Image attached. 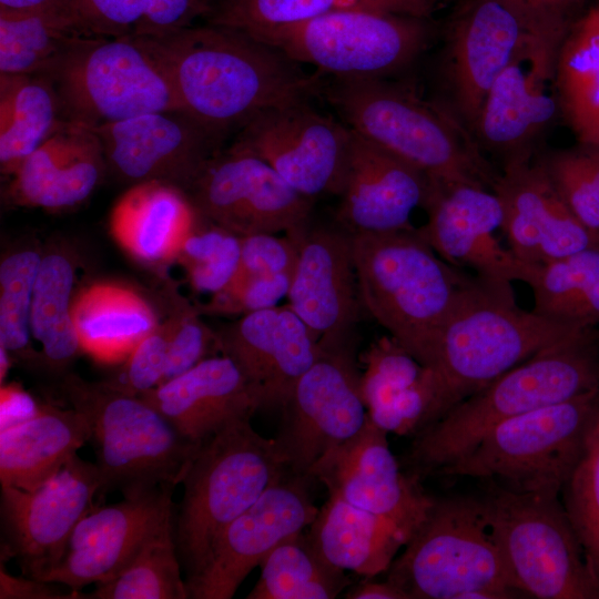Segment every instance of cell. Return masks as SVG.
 Masks as SVG:
<instances>
[{"label":"cell","mask_w":599,"mask_h":599,"mask_svg":"<svg viewBox=\"0 0 599 599\" xmlns=\"http://www.w3.org/2000/svg\"><path fill=\"white\" fill-rule=\"evenodd\" d=\"M149 39L182 110L225 132L264 109L322 95L321 77L236 29L206 23Z\"/></svg>","instance_id":"1"},{"label":"cell","mask_w":599,"mask_h":599,"mask_svg":"<svg viewBox=\"0 0 599 599\" xmlns=\"http://www.w3.org/2000/svg\"><path fill=\"white\" fill-rule=\"evenodd\" d=\"M599 388V328L588 327L532 355L415 435L405 455L422 479L470 450L509 418Z\"/></svg>","instance_id":"2"},{"label":"cell","mask_w":599,"mask_h":599,"mask_svg":"<svg viewBox=\"0 0 599 599\" xmlns=\"http://www.w3.org/2000/svg\"><path fill=\"white\" fill-rule=\"evenodd\" d=\"M322 95L355 133L420 170L432 189H493L495 174L470 133L446 108L388 78H335Z\"/></svg>","instance_id":"3"},{"label":"cell","mask_w":599,"mask_h":599,"mask_svg":"<svg viewBox=\"0 0 599 599\" xmlns=\"http://www.w3.org/2000/svg\"><path fill=\"white\" fill-rule=\"evenodd\" d=\"M585 328L520 308L511 283L473 276L426 367L436 385L437 420L516 365Z\"/></svg>","instance_id":"4"},{"label":"cell","mask_w":599,"mask_h":599,"mask_svg":"<svg viewBox=\"0 0 599 599\" xmlns=\"http://www.w3.org/2000/svg\"><path fill=\"white\" fill-rule=\"evenodd\" d=\"M349 241L363 308L427 367L473 276L443 260L414 226Z\"/></svg>","instance_id":"5"},{"label":"cell","mask_w":599,"mask_h":599,"mask_svg":"<svg viewBox=\"0 0 599 599\" xmlns=\"http://www.w3.org/2000/svg\"><path fill=\"white\" fill-rule=\"evenodd\" d=\"M60 389L90 425L99 496L119 490L130 497L182 483L201 444L183 438L151 404L72 373L62 377Z\"/></svg>","instance_id":"6"},{"label":"cell","mask_w":599,"mask_h":599,"mask_svg":"<svg viewBox=\"0 0 599 599\" xmlns=\"http://www.w3.org/2000/svg\"><path fill=\"white\" fill-rule=\"evenodd\" d=\"M236 419L204 440L182 480L175 541L186 578L205 564L221 532L286 469L275 438Z\"/></svg>","instance_id":"7"},{"label":"cell","mask_w":599,"mask_h":599,"mask_svg":"<svg viewBox=\"0 0 599 599\" xmlns=\"http://www.w3.org/2000/svg\"><path fill=\"white\" fill-rule=\"evenodd\" d=\"M386 580L407 599L516 598L481 498L435 499Z\"/></svg>","instance_id":"8"},{"label":"cell","mask_w":599,"mask_h":599,"mask_svg":"<svg viewBox=\"0 0 599 599\" xmlns=\"http://www.w3.org/2000/svg\"><path fill=\"white\" fill-rule=\"evenodd\" d=\"M598 409L599 388L504 420L436 475L560 496Z\"/></svg>","instance_id":"9"},{"label":"cell","mask_w":599,"mask_h":599,"mask_svg":"<svg viewBox=\"0 0 599 599\" xmlns=\"http://www.w3.org/2000/svg\"><path fill=\"white\" fill-rule=\"evenodd\" d=\"M512 587L538 599H599L587 558L559 495L493 485L481 498Z\"/></svg>","instance_id":"10"},{"label":"cell","mask_w":599,"mask_h":599,"mask_svg":"<svg viewBox=\"0 0 599 599\" xmlns=\"http://www.w3.org/2000/svg\"><path fill=\"white\" fill-rule=\"evenodd\" d=\"M64 121L97 128L136 115L182 110L149 38L95 37L45 75Z\"/></svg>","instance_id":"11"},{"label":"cell","mask_w":599,"mask_h":599,"mask_svg":"<svg viewBox=\"0 0 599 599\" xmlns=\"http://www.w3.org/2000/svg\"><path fill=\"white\" fill-rule=\"evenodd\" d=\"M250 35L331 77L388 78L425 51L434 27L426 18L348 10Z\"/></svg>","instance_id":"12"},{"label":"cell","mask_w":599,"mask_h":599,"mask_svg":"<svg viewBox=\"0 0 599 599\" xmlns=\"http://www.w3.org/2000/svg\"><path fill=\"white\" fill-rule=\"evenodd\" d=\"M319 343L313 365L294 387L275 438L286 469L309 480L313 467L354 437L367 419L356 361V339Z\"/></svg>","instance_id":"13"},{"label":"cell","mask_w":599,"mask_h":599,"mask_svg":"<svg viewBox=\"0 0 599 599\" xmlns=\"http://www.w3.org/2000/svg\"><path fill=\"white\" fill-rule=\"evenodd\" d=\"M185 194L199 217L241 237L292 233L311 223L313 199L236 141L206 163Z\"/></svg>","instance_id":"14"},{"label":"cell","mask_w":599,"mask_h":599,"mask_svg":"<svg viewBox=\"0 0 599 599\" xmlns=\"http://www.w3.org/2000/svg\"><path fill=\"white\" fill-rule=\"evenodd\" d=\"M354 132L317 111L311 101L264 109L248 119L235 141L265 161L301 194L339 196Z\"/></svg>","instance_id":"15"},{"label":"cell","mask_w":599,"mask_h":599,"mask_svg":"<svg viewBox=\"0 0 599 599\" xmlns=\"http://www.w3.org/2000/svg\"><path fill=\"white\" fill-rule=\"evenodd\" d=\"M108 174L129 187L160 181L186 191L223 149L229 132L209 126L183 110L136 115L92 128Z\"/></svg>","instance_id":"16"},{"label":"cell","mask_w":599,"mask_h":599,"mask_svg":"<svg viewBox=\"0 0 599 599\" xmlns=\"http://www.w3.org/2000/svg\"><path fill=\"white\" fill-rule=\"evenodd\" d=\"M101 476L97 464L71 458L32 490L1 487L6 557H16L24 576L41 579L65 555L78 522L93 508Z\"/></svg>","instance_id":"17"},{"label":"cell","mask_w":599,"mask_h":599,"mask_svg":"<svg viewBox=\"0 0 599 599\" xmlns=\"http://www.w3.org/2000/svg\"><path fill=\"white\" fill-rule=\"evenodd\" d=\"M307 481L285 469L221 532L203 567L185 579L189 597L232 598L276 546L305 531L318 512Z\"/></svg>","instance_id":"18"},{"label":"cell","mask_w":599,"mask_h":599,"mask_svg":"<svg viewBox=\"0 0 599 599\" xmlns=\"http://www.w3.org/2000/svg\"><path fill=\"white\" fill-rule=\"evenodd\" d=\"M309 479L322 481L328 494L389 519L409 538L436 499L424 491L418 477L402 471L389 448L387 433L368 416L354 437L313 467Z\"/></svg>","instance_id":"19"},{"label":"cell","mask_w":599,"mask_h":599,"mask_svg":"<svg viewBox=\"0 0 599 599\" xmlns=\"http://www.w3.org/2000/svg\"><path fill=\"white\" fill-rule=\"evenodd\" d=\"M424 209L428 217L418 231L447 263L469 267L485 280L529 285L538 265L519 260L495 237L502 206L493 190L471 184L435 187Z\"/></svg>","instance_id":"20"},{"label":"cell","mask_w":599,"mask_h":599,"mask_svg":"<svg viewBox=\"0 0 599 599\" xmlns=\"http://www.w3.org/2000/svg\"><path fill=\"white\" fill-rule=\"evenodd\" d=\"M286 234L293 235L298 244L287 304L318 342L355 341L363 305L349 234L338 225L311 223Z\"/></svg>","instance_id":"21"},{"label":"cell","mask_w":599,"mask_h":599,"mask_svg":"<svg viewBox=\"0 0 599 599\" xmlns=\"http://www.w3.org/2000/svg\"><path fill=\"white\" fill-rule=\"evenodd\" d=\"M530 37L500 0H467L448 32L444 77L448 109L473 134L496 79Z\"/></svg>","instance_id":"22"},{"label":"cell","mask_w":599,"mask_h":599,"mask_svg":"<svg viewBox=\"0 0 599 599\" xmlns=\"http://www.w3.org/2000/svg\"><path fill=\"white\" fill-rule=\"evenodd\" d=\"M172 493L160 488L93 507L74 528L61 561L40 580L73 590L111 580L173 515Z\"/></svg>","instance_id":"23"},{"label":"cell","mask_w":599,"mask_h":599,"mask_svg":"<svg viewBox=\"0 0 599 599\" xmlns=\"http://www.w3.org/2000/svg\"><path fill=\"white\" fill-rule=\"evenodd\" d=\"M556 61L530 35L489 90L473 134L504 165L532 158L534 142L555 118L559 103L549 84Z\"/></svg>","instance_id":"24"},{"label":"cell","mask_w":599,"mask_h":599,"mask_svg":"<svg viewBox=\"0 0 599 599\" xmlns=\"http://www.w3.org/2000/svg\"><path fill=\"white\" fill-rule=\"evenodd\" d=\"M221 354L255 385L263 408L282 410L313 365L319 343L288 304L242 315L216 331Z\"/></svg>","instance_id":"25"},{"label":"cell","mask_w":599,"mask_h":599,"mask_svg":"<svg viewBox=\"0 0 599 599\" xmlns=\"http://www.w3.org/2000/svg\"><path fill=\"white\" fill-rule=\"evenodd\" d=\"M502 206L500 229L521 261L541 265L599 243L561 199L536 159L507 163L491 189Z\"/></svg>","instance_id":"26"},{"label":"cell","mask_w":599,"mask_h":599,"mask_svg":"<svg viewBox=\"0 0 599 599\" xmlns=\"http://www.w3.org/2000/svg\"><path fill=\"white\" fill-rule=\"evenodd\" d=\"M430 192L420 170L354 132L336 225L349 234L412 227L413 211Z\"/></svg>","instance_id":"27"},{"label":"cell","mask_w":599,"mask_h":599,"mask_svg":"<svg viewBox=\"0 0 599 599\" xmlns=\"http://www.w3.org/2000/svg\"><path fill=\"white\" fill-rule=\"evenodd\" d=\"M105 175L106 162L95 131L62 120L10 176L3 201L10 206L67 211L87 201Z\"/></svg>","instance_id":"28"},{"label":"cell","mask_w":599,"mask_h":599,"mask_svg":"<svg viewBox=\"0 0 599 599\" xmlns=\"http://www.w3.org/2000/svg\"><path fill=\"white\" fill-rule=\"evenodd\" d=\"M139 396L193 444H202L227 424L263 408L260 389L223 354L207 357Z\"/></svg>","instance_id":"29"},{"label":"cell","mask_w":599,"mask_h":599,"mask_svg":"<svg viewBox=\"0 0 599 599\" xmlns=\"http://www.w3.org/2000/svg\"><path fill=\"white\" fill-rule=\"evenodd\" d=\"M199 216L184 191L150 181L130 186L112 207L109 225L116 243L148 266L173 263Z\"/></svg>","instance_id":"30"},{"label":"cell","mask_w":599,"mask_h":599,"mask_svg":"<svg viewBox=\"0 0 599 599\" xmlns=\"http://www.w3.org/2000/svg\"><path fill=\"white\" fill-rule=\"evenodd\" d=\"M91 436L87 418L73 407L42 405L32 418L0 430L1 487H39L73 458Z\"/></svg>","instance_id":"31"},{"label":"cell","mask_w":599,"mask_h":599,"mask_svg":"<svg viewBox=\"0 0 599 599\" xmlns=\"http://www.w3.org/2000/svg\"><path fill=\"white\" fill-rule=\"evenodd\" d=\"M306 536L332 566L366 577L387 571L409 536L389 519L328 494Z\"/></svg>","instance_id":"32"},{"label":"cell","mask_w":599,"mask_h":599,"mask_svg":"<svg viewBox=\"0 0 599 599\" xmlns=\"http://www.w3.org/2000/svg\"><path fill=\"white\" fill-rule=\"evenodd\" d=\"M72 314L82 352L101 363L124 361L159 325L143 296L114 282H95L79 290Z\"/></svg>","instance_id":"33"},{"label":"cell","mask_w":599,"mask_h":599,"mask_svg":"<svg viewBox=\"0 0 599 599\" xmlns=\"http://www.w3.org/2000/svg\"><path fill=\"white\" fill-rule=\"evenodd\" d=\"M77 276L78 262L71 248L65 245L43 248L33 290L31 333L41 346L42 366L62 377L83 353L72 314Z\"/></svg>","instance_id":"34"},{"label":"cell","mask_w":599,"mask_h":599,"mask_svg":"<svg viewBox=\"0 0 599 599\" xmlns=\"http://www.w3.org/2000/svg\"><path fill=\"white\" fill-rule=\"evenodd\" d=\"M95 37L80 16L0 12V73L48 75Z\"/></svg>","instance_id":"35"},{"label":"cell","mask_w":599,"mask_h":599,"mask_svg":"<svg viewBox=\"0 0 599 599\" xmlns=\"http://www.w3.org/2000/svg\"><path fill=\"white\" fill-rule=\"evenodd\" d=\"M62 121L59 98L42 74L0 73V170L11 176Z\"/></svg>","instance_id":"36"},{"label":"cell","mask_w":599,"mask_h":599,"mask_svg":"<svg viewBox=\"0 0 599 599\" xmlns=\"http://www.w3.org/2000/svg\"><path fill=\"white\" fill-rule=\"evenodd\" d=\"M451 0H217L206 23L248 34L348 10L432 19Z\"/></svg>","instance_id":"37"},{"label":"cell","mask_w":599,"mask_h":599,"mask_svg":"<svg viewBox=\"0 0 599 599\" xmlns=\"http://www.w3.org/2000/svg\"><path fill=\"white\" fill-rule=\"evenodd\" d=\"M260 567L247 599H333L351 582L317 554L305 531L276 546Z\"/></svg>","instance_id":"38"},{"label":"cell","mask_w":599,"mask_h":599,"mask_svg":"<svg viewBox=\"0 0 599 599\" xmlns=\"http://www.w3.org/2000/svg\"><path fill=\"white\" fill-rule=\"evenodd\" d=\"M217 0H80L83 18L103 37L160 38L206 19Z\"/></svg>","instance_id":"39"},{"label":"cell","mask_w":599,"mask_h":599,"mask_svg":"<svg viewBox=\"0 0 599 599\" xmlns=\"http://www.w3.org/2000/svg\"><path fill=\"white\" fill-rule=\"evenodd\" d=\"M43 248L21 240L4 251L0 262V346L12 361L30 367L42 366L41 353L32 345L31 307Z\"/></svg>","instance_id":"40"},{"label":"cell","mask_w":599,"mask_h":599,"mask_svg":"<svg viewBox=\"0 0 599 599\" xmlns=\"http://www.w3.org/2000/svg\"><path fill=\"white\" fill-rule=\"evenodd\" d=\"M173 515L148 538L129 565L114 578L98 583L92 599H186V581L173 532Z\"/></svg>","instance_id":"41"},{"label":"cell","mask_w":599,"mask_h":599,"mask_svg":"<svg viewBox=\"0 0 599 599\" xmlns=\"http://www.w3.org/2000/svg\"><path fill=\"white\" fill-rule=\"evenodd\" d=\"M555 87L567 122L599 110V3L575 20L558 51Z\"/></svg>","instance_id":"42"},{"label":"cell","mask_w":599,"mask_h":599,"mask_svg":"<svg viewBox=\"0 0 599 599\" xmlns=\"http://www.w3.org/2000/svg\"><path fill=\"white\" fill-rule=\"evenodd\" d=\"M241 250V236L199 217L173 262L182 267L194 293L211 297L233 278Z\"/></svg>","instance_id":"43"},{"label":"cell","mask_w":599,"mask_h":599,"mask_svg":"<svg viewBox=\"0 0 599 599\" xmlns=\"http://www.w3.org/2000/svg\"><path fill=\"white\" fill-rule=\"evenodd\" d=\"M535 159L572 213L599 237V145L578 143Z\"/></svg>","instance_id":"44"},{"label":"cell","mask_w":599,"mask_h":599,"mask_svg":"<svg viewBox=\"0 0 599 599\" xmlns=\"http://www.w3.org/2000/svg\"><path fill=\"white\" fill-rule=\"evenodd\" d=\"M560 495L587 558L599 573V409Z\"/></svg>","instance_id":"45"},{"label":"cell","mask_w":599,"mask_h":599,"mask_svg":"<svg viewBox=\"0 0 599 599\" xmlns=\"http://www.w3.org/2000/svg\"><path fill=\"white\" fill-rule=\"evenodd\" d=\"M599 278V243L538 265L529 283L534 311L561 319L564 309Z\"/></svg>","instance_id":"46"},{"label":"cell","mask_w":599,"mask_h":599,"mask_svg":"<svg viewBox=\"0 0 599 599\" xmlns=\"http://www.w3.org/2000/svg\"><path fill=\"white\" fill-rule=\"evenodd\" d=\"M361 392L366 409L384 405L420 379L425 367L390 335L375 341L359 356Z\"/></svg>","instance_id":"47"},{"label":"cell","mask_w":599,"mask_h":599,"mask_svg":"<svg viewBox=\"0 0 599 599\" xmlns=\"http://www.w3.org/2000/svg\"><path fill=\"white\" fill-rule=\"evenodd\" d=\"M167 321L170 339L162 383L182 375L207 357L221 354L217 333L202 321L197 306L176 295L174 313Z\"/></svg>","instance_id":"48"},{"label":"cell","mask_w":599,"mask_h":599,"mask_svg":"<svg viewBox=\"0 0 599 599\" xmlns=\"http://www.w3.org/2000/svg\"><path fill=\"white\" fill-rule=\"evenodd\" d=\"M292 277L236 272L222 291L199 304L197 309L201 314L244 315L276 306L287 295Z\"/></svg>","instance_id":"49"},{"label":"cell","mask_w":599,"mask_h":599,"mask_svg":"<svg viewBox=\"0 0 599 599\" xmlns=\"http://www.w3.org/2000/svg\"><path fill=\"white\" fill-rule=\"evenodd\" d=\"M169 339L170 323L166 319L134 346L114 377L103 382L135 396L159 386L165 373Z\"/></svg>","instance_id":"50"},{"label":"cell","mask_w":599,"mask_h":599,"mask_svg":"<svg viewBox=\"0 0 599 599\" xmlns=\"http://www.w3.org/2000/svg\"><path fill=\"white\" fill-rule=\"evenodd\" d=\"M520 20L527 32L558 55L571 28L578 0H500Z\"/></svg>","instance_id":"51"},{"label":"cell","mask_w":599,"mask_h":599,"mask_svg":"<svg viewBox=\"0 0 599 599\" xmlns=\"http://www.w3.org/2000/svg\"><path fill=\"white\" fill-rule=\"evenodd\" d=\"M298 244L291 234L280 237L263 233L242 237L237 273L252 275H293Z\"/></svg>","instance_id":"52"},{"label":"cell","mask_w":599,"mask_h":599,"mask_svg":"<svg viewBox=\"0 0 599 599\" xmlns=\"http://www.w3.org/2000/svg\"><path fill=\"white\" fill-rule=\"evenodd\" d=\"M55 582L44 581L32 577H16L10 575L1 561L0 598L1 599H79L85 598L80 590L64 591L58 589Z\"/></svg>","instance_id":"53"},{"label":"cell","mask_w":599,"mask_h":599,"mask_svg":"<svg viewBox=\"0 0 599 599\" xmlns=\"http://www.w3.org/2000/svg\"><path fill=\"white\" fill-rule=\"evenodd\" d=\"M42 408L34 398L18 384H4L0 389V430L23 423Z\"/></svg>","instance_id":"54"},{"label":"cell","mask_w":599,"mask_h":599,"mask_svg":"<svg viewBox=\"0 0 599 599\" xmlns=\"http://www.w3.org/2000/svg\"><path fill=\"white\" fill-rule=\"evenodd\" d=\"M560 318L585 327L599 324V278L564 309Z\"/></svg>","instance_id":"55"},{"label":"cell","mask_w":599,"mask_h":599,"mask_svg":"<svg viewBox=\"0 0 599 599\" xmlns=\"http://www.w3.org/2000/svg\"><path fill=\"white\" fill-rule=\"evenodd\" d=\"M0 12H52L83 18L80 0H0Z\"/></svg>","instance_id":"56"},{"label":"cell","mask_w":599,"mask_h":599,"mask_svg":"<svg viewBox=\"0 0 599 599\" xmlns=\"http://www.w3.org/2000/svg\"><path fill=\"white\" fill-rule=\"evenodd\" d=\"M345 597L349 599H407L398 588L387 580L362 582L351 589Z\"/></svg>","instance_id":"57"},{"label":"cell","mask_w":599,"mask_h":599,"mask_svg":"<svg viewBox=\"0 0 599 599\" xmlns=\"http://www.w3.org/2000/svg\"><path fill=\"white\" fill-rule=\"evenodd\" d=\"M11 362H12V357L10 356L8 351L4 349L2 346H0V384L1 385H3L4 383Z\"/></svg>","instance_id":"58"},{"label":"cell","mask_w":599,"mask_h":599,"mask_svg":"<svg viewBox=\"0 0 599 599\" xmlns=\"http://www.w3.org/2000/svg\"><path fill=\"white\" fill-rule=\"evenodd\" d=\"M579 2H581L582 0H578Z\"/></svg>","instance_id":"59"}]
</instances>
